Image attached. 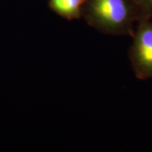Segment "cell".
<instances>
[{
	"label": "cell",
	"mask_w": 152,
	"mask_h": 152,
	"mask_svg": "<svg viewBox=\"0 0 152 152\" xmlns=\"http://www.w3.org/2000/svg\"><path fill=\"white\" fill-rule=\"evenodd\" d=\"M144 16L134 0H86L82 19L104 35L132 37Z\"/></svg>",
	"instance_id": "6da1fadb"
},
{
	"label": "cell",
	"mask_w": 152,
	"mask_h": 152,
	"mask_svg": "<svg viewBox=\"0 0 152 152\" xmlns=\"http://www.w3.org/2000/svg\"><path fill=\"white\" fill-rule=\"evenodd\" d=\"M131 37L128 56L132 70L140 80H152V19L142 17Z\"/></svg>",
	"instance_id": "7a4b0ae2"
},
{
	"label": "cell",
	"mask_w": 152,
	"mask_h": 152,
	"mask_svg": "<svg viewBox=\"0 0 152 152\" xmlns=\"http://www.w3.org/2000/svg\"><path fill=\"white\" fill-rule=\"evenodd\" d=\"M86 0H49L48 7L53 12L67 20L82 19Z\"/></svg>",
	"instance_id": "3957f363"
},
{
	"label": "cell",
	"mask_w": 152,
	"mask_h": 152,
	"mask_svg": "<svg viewBox=\"0 0 152 152\" xmlns=\"http://www.w3.org/2000/svg\"><path fill=\"white\" fill-rule=\"evenodd\" d=\"M145 16L152 19V0H134Z\"/></svg>",
	"instance_id": "277c9868"
}]
</instances>
